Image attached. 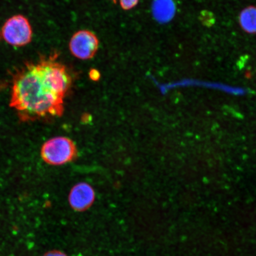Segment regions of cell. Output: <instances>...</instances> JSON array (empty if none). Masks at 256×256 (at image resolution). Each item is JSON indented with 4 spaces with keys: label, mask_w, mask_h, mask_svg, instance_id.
<instances>
[{
    "label": "cell",
    "mask_w": 256,
    "mask_h": 256,
    "mask_svg": "<svg viewBox=\"0 0 256 256\" xmlns=\"http://www.w3.org/2000/svg\"><path fill=\"white\" fill-rule=\"evenodd\" d=\"M32 28L30 22L22 15L8 19L2 28L1 35L6 43L16 47L26 46L32 39Z\"/></svg>",
    "instance_id": "7a4b0ae2"
},
{
    "label": "cell",
    "mask_w": 256,
    "mask_h": 256,
    "mask_svg": "<svg viewBox=\"0 0 256 256\" xmlns=\"http://www.w3.org/2000/svg\"><path fill=\"white\" fill-rule=\"evenodd\" d=\"M242 28L248 34H256V8L254 6L242 10L239 16Z\"/></svg>",
    "instance_id": "52a82bcc"
},
{
    "label": "cell",
    "mask_w": 256,
    "mask_h": 256,
    "mask_svg": "<svg viewBox=\"0 0 256 256\" xmlns=\"http://www.w3.org/2000/svg\"><path fill=\"white\" fill-rule=\"evenodd\" d=\"M63 99L44 78L37 62L28 64L15 76L10 106L24 120L60 114Z\"/></svg>",
    "instance_id": "6da1fadb"
},
{
    "label": "cell",
    "mask_w": 256,
    "mask_h": 256,
    "mask_svg": "<svg viewBox=\"0 0 256 256\" xmlns=\"http://www.w3.org/2000/svg\"><path fill=\"white\" fill-rule=\"evenodd\" d=\"M95 200V193L90 185L84 182L76 184L69 194V203L72 209L82 211L90 207Z\"/></svg>",
    "instance_id": "5b68a950"
},
{
    "label": "cell",
    "mask_w": 256,
    "mask_h": 256,
    "mask_svg": "<svg viewBox=\"0 0 256 256\" xmlns=\"http://www.w3.org/2000/svg\"><path fill=\"white\" fill-rule=\"evenodd\" d=\"M44 256H67L64 252L58 250L48 252Z\"/></svg>",
    "instance_id": "30bf717a"
},
{
    "label": "cell",
    "mask_w": 256,
    "mask_h": 256,
    "mask_svg": "<svg viewBox=\"0 0 256 256\" xmlns=\"http://www.w3.org/2000/svg\"><path fill=\"white\" fill-rule=\"evenodd\" d=\"M76 154L75 146L68 138L58 136L48 140L41 150L44 162L54 166L66 164L73 158Z\"/></svg>",
    "instance_id": "3957f363"
},
{
    "label": "cell",
    "mask_w": 256,
    "mask_h": 256,
    "mask_svg": "<svg viewBox=\"0 0 256 256\" xmlns=\"http://www.w3.org/2000/svg\"><path fill=\"white\" fill-rule=\"evenodd\" d=\"M90 78L94 81H98L100 78V72L95 69H92L89 73Z\"/></svg>",
    "instance_id": "9c48e42d"
},
{
    "label": "cell",
    "mask_w": 256,
    "mask_h": 256,
    "mask_svg": "<svg viewBox=\"0 0 256 256\" xmlns=\"http://www.w3.org/2000/svg\"><path fill=\"white\" fill-rule=\"evenodd\" d=\"M112 2H113L114 3H116L117 2V0H112Z\"/></svg>",
    "instance_id": "8fae6325"
},
{
    "label": "cell",
    "mask_w": 256,
    "mask_h": 256,
    "mask_svg": "<svg viewBox=\"0 0 256 256\" xmlns=\"http://www.w3.org/2000/svg\"><path fill=\"white\" fill-rule=\"evenodd\" d=\"M122 8L124 10H130L138 4L139 0H120Z\"/></svg>",
    "instance_id": "ba28073f"
},
{
    "label": "cell",
    "mask_w": 256,
    "mask_h": 256,
    "mask_svg": "<svg viewBox=\"0 0 256 256\" xmlns=\"http://www.w3.org/2000/svg\"><path fill=\"white\" fill-rule=\"evenodd\" d=\"M99 40L96 35L88 30H81L73 34L70 41V52L76 58L88 60L97 53Z\"/></svg>",
    "instance_id": "277c9868"
},
{
    "label": "cell",
    "mask_w": 256,
    "mask_h": 256,
    "mask_svg": "<svg viewBox=\"0 0 256 256\" xmlns=\"http://www.w3.org/2000/svg\"><path fill=\"white\" fill-rule=\"evenodd\" d=\"M154 18L160 24H167L174 18L176 5L174 0H154L152 4Z\"/></svg>",
    "instance_id": "8992f818"
}]
</instances>
